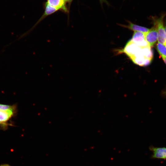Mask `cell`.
I'll use <instances>...</instances> for the list:
<instances>
[{"label": "cell", "instance_id": "5b68a950", "mask_svg": "<svg viewBox=\"0 0 166 166\" xmlns=\"http://www.w3.org/2000/svg\"><path fill=\"white\" fill-rule=\"evenodd\" d=\"M131 40L139 46L145 47L149 46L145 40L144 33L134 31Z\"/></svg>", "mask_w": 166, "mask_h": 166}, {"label": "cell", "instance_id": "52a82bcc", "mask_svg": "<svg viewBox=\"0 0 166 166\" xmlns=\"http://www.w3.org/2000/svg\"><path fill=\"white\" fill-rule=\"evenodd\" d=\"M150 150L153 152L152 158L166 159V148H157L150 146Z\"/></svg>", "mask_w": 166, "mask_h": 166}, {"label": "cell", "instance_id": "277c9868", "mask_svg": "<svg viewBox=\"0 0 166 166\" xmlns=\"http://www.w3.org/2000/svg\"><path fill=\"white\" fill-rule=\"evenodd\" d=\"M144 35L145 40L149 46L150 47H152L158 40V34L156 26L154 24L152 28L144 33Z\"/></svg>", "mask_w": 166, "mask_h": 166}, {"label": "cell", "instance_id": "30bf717a", "mask_svg": "<svg viewBox=\"0 0 166 166\" xmlns=\"http://www.w3.org/2000/svg\"><path fill=\"white\" fill-rule=\"evenodd\" d=\"M157 50L163 59L166 58V45L158 43L156 45Z\"/></svg>", "mask_w": 166, "mask_h": 166}, {"label": "cell", "instance_id": "3957f363", "mask_svg": "<svg viewBox=\"0 0 166 166\" xmlns=\"http://www.w3.org/2000/svg\"><path fill=\"white\" fill-rule=\"evenodd\" d=\"M163 19V16H162L161 18L155 20L154 23L157 28L158 43L166 45V35Z\"/></svg>", "mask_w": 166, "mask_h": 166}, {"label": "cell", "instance_id": "ba28073f", "mask_svg": "<svg viewBox=\"0 0 166 166\" xmlns=\"http://www.w3.org/2000/svg\"><path fill=\"white\" fill-rule=\"evenodd\" d=\"M47 2L50 6L58 10L60 9L65 12L67 11L64 0H48Z\"/></svg>", "mask_w": 166, "mask_h": 166}, {"label": "cell", "instance_id": "7c38bea8", "mask_svg": "<svg viewBox=\"0 0 166 166\" xmlns=\"http://www.w3.org/2000/svg\"><path fill=\"white\" fill-rule=\"evenodd\" d=\"M163 60L164 62L166 64V58L163 59Z\"/></svg>", "mask_w": 166, "mask_h": 166}, {"label": "cell", "instance_id": "7a4b0ae2", "mask_svg": "<svg viewBox=\"0 0 166 166\" xmlns=\"http://www.w3.org/2000/svg\"><path fill=\"white\" fill-rule=\"evenodd\" d=\"M17 112L16 104L8 105L0 104V129L6 130L9 126H13L12 119Z\"/></svg>", "mask_w": 166, "mask_h": 166}, {"label": "cell", "instance_id": "8fae6325", "mask_svg": "<svg viewBox=\"0 0 166 166\" xmlns=\"http://www.w3.org/2000/svg\"><path fill=\"white\" fill-rule=\"evenodd\" d=\"M0 166H11L10 165L8 164H3L1 165Z\"/></svg>", "mask_w": 166, "mask_h": 166}, {"label": "cell", "instance_id": "8992f818", "mask_svg": "<svg viewBox=\"0 0 166 166\" xmlns=\"http://www.w3.org/2000/svg\"><path fill=\"white\" fill-rule=\"evenodd\" d=\"M45 8L44 13L42 17L40 18L37 23H36L33 26V27L25 34H24L23 36L26 35L31 31L37 26V25L39 23H40V22H41L46 17L53 13L58 10L57 9L50 6L48 4L47 2H46L45 4Z\"/></svg>", "mask_w": 166, "mask_h": 166}, {"label": "cell", "instance_id": "5bb4252c", "mask_svg": "<svg viewBox=\"0 0 166 166\" xmlns=\"http://www.w3.org/2000/svg\"><path fill=\"white\" fill-rule=\"evenodd\" d=\"M165 30V32L166 35V26L164 27Z\"/></svg>", "mask_w": 166, "mask_h": 166}, {"label": "cell", "instance_id": "9c48e42d", "mask_svg": "<svg viewBox=\"0 0 166 166\" xmlns=\"http://www.w3.org/2000/svg\"><path fill=\"white\" fill-rule=\"evenodd\" d=\"M128 22V25H122L123 26L134 31H139L144 33L147 32L149 30V29L134 24L130 22Z\"/></svg>", "mask_w": 166, "mask_h": 166}, {"label": "cell", "instance_id": "2e32d148", "mask_svg": "<svg viewBox=\"0 0 166 166\" xmlns=\"http://www.w3.org/2000/svg\"></svg>", "mask_w": 166, "mask_h": 166}, {"label": "cell", "instance_id": "9a60e30c", "mask_svg": "<svg viewBox=\"0 0 166 166\" xmlns=\"http://www.w3.org/2000/svg\"><path fill=\"white\" fill-rule=\"evenodd\" d=\"M164 93L166 95V90L164 92Z\"/></svg>", "mask_w": 166, "mask_h": 166}, {"label": "cell", "instance_id": "6da1fadb", "mask_svg": "<svg viewBox=\"0 0 166 166\" xmlns=\"http://www.w3.org/2000/svg\"><path fill=\"white\" fill-rule=\"evenodd\" d=\"M121 51L125 53L135 64L141 66L149 65L153 58V53L149 46H138L131 40Z\"/></svg>", "mask_w": 166, "mask_h": 166}, {"label": "cell", "instance_id": "4fadbf2b", "mask_svg": "<svg viewBox=\"0 0 166 166\" xmlns=\"http://www.w3.org/2000/svg\"><path fill=\"white\" fill-rule=\"evenodd\" d=\"M65 1L67 2H70L72 1V0H64Z\"/></svg>", "mask_w": 166, "mask_h": 166}]
</instances>
